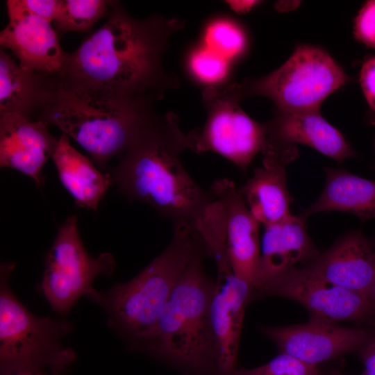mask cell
<instances>
[{
    "instance_id": "cell-1",
    "label": "cell",
    "mask_w": 375,
    "mask_h": 375,
    "mask_svg": "<svg viewBox=\"0 0 375 375\" xmlns=\"http://www.w3.org/2000/svg\"><path fill=\"white\" fill-rule=\"evenodd\" d=\"M184 25L176 17L135 18L112 1L108 20L67 53L52 77L65 85L154 104L179 85L165 69L163 57L170 38Z\"/></svg>"
},
{
    "instance_id": "cell-2",
    "label": "cell",
    "mask_w": 375,
    "mask_h": 375,
    "mask_svg": "<svg viewBox=\"0 0 375 375\" xmlns=\"http://www.w3.org/2000/svg\"><path fill=\"white\" fill-rule=\"evenodd\" d=\"M188 134L173 112L152 113L140 126L119 162L109 171L113 185L130 201L151 206L173 226H192L215 199L181 162Z\"/></svg>"
},
{
    "instance_id": "cell-3",
    "label": "cell",
    "mask_w": 375,
    "mask_h": 375,
    "mask_svg": "<svg viewBox=\"0 0 375 375\" xmlns=\"http://www.w3.org/2000/svg\"><path fill=\"white\" fill-rule=\"evenodd\" d=\"M153 103L92 92L56 82L50 75L38 120L75 140L100 169L121 157Z\"/></svg>"
},
{
    "instance_id": "cell-4",
    "label": "cell",
    "mask_w": 375,
    "mask_h": 375,
    "mask_svg": "<svg viewBox=\"0 0 375 375\" xmlns=\"http://www.w3.org/2000/svg\"><path fill=\"white\" fill-rule=\"evenodd\" d=\"M201 247L161 308L153 328L136 342L149 352L195 374L213 371L210 306L215 290L206 274Z\"/></svg>"
},
{
    "instance_id": "cell-5",
    "label": "cell",
    "mask_w": 375,
    "mask_h": 375,
    "mask_svg": "<svg viewBox=\"0 0 375 375\" xmlns=\"http://www.w3.org/2000/svg\"><path fill=\"white\" fill-rule=\"evenodd\" d=\"M165 250L137 276L88 297L105 312L108 324L134 341L147 335L195 253L203 247L192 226H173Z\"/></svg>"
},
{
    "instance_id": "cell-6",
    "label": "cell",
    "mask_w": 375,
    "mask_h": 375,
    "mask_svg": "<svg viewBox=\"0 0 375 375\" xmlns=\"http://www.w3.org/2000/svg\"><path fill=\"white\" fill-rule=\"evenodd\" d=\"M15 263L0 267V362L7 373L35 372L40 365L62 366L74 353L62 346L61 340L71 332L67 321L39 317L31 312L16 297L9 283Z\"/></svg>"
},
{
    "instance_id": "cell-7",
    "label": "cell",
    "mask_w": 375,
    "mask_h": 375,
    "mask_svg": "<svg viewBox=\"0 0 375 375\" xmlns=\"http://www.w3.org/2000/svg\"><path fill=\"white\" fill-rule=\"evenodd\" d=\"M349 80L324 50L302 44L272 73L238 84L243 97L261 95L279 110L304 112L319 110L323 101Z\"/></svg>"
},
{
    "instance_id": "cell-8",
    "label": "cell",
    "mask_w": 375,
    "mask_h": 375,
    "mask_svg": "<svg viewBox=\"0 0 375 375\" xmlns=\"http://www.w3.org/2000/svg\"><path fill=\"white\" fill-rule=\"evenodd\" d=\"M242 98L238 83L206 87L202 92L206 119L188 133L189 149L215 152L246 172L265 147L266 128L241 108Z\"/></svg>"
},
{
    "instance_id": "cell-9",
    "label": "cell",
    "mask_w": 375,
    "mask_h": 375,
    "mask_svg": "<svg viewBox=\"0 0 375 375\" xmlns=\"http://www.w3.org/2000/svg\"><path fill=\"white\" fill-rule=\"evenodd\" d=\"M115 267L111 253L97 257L88 253L78 232L77 217L71 215L59 226L47 253L40 289L52 310L63 315L93 290L97 276L111 275Z\"/></svg>"
},
{
    "instance_id": "cell-10",
    "label": "cell",
    "mask_w": 375,
    "mask_h": 375,
    "mask_svg": "<svg viewBox=\"0 0 375 375\" xmlns=\"http://www.w3.org/2000/svg\"><path fill=\"white\" fill-rule=\"evenodd\" d=\"M260 291L299 303L311 320L335 324L361 319L374 310L367 296L319 278L303 267L278 276Z\"/></svg>"
},
{
    "instance_id": "cell-11",
    "label": "cell",
    "mask_w": 375,
    "mask_h": 375,
    "mask_svg": "<svg viewBox=\"0 0 375 375\" xmlns=\"http://www.w3.org/2000/svg\"><path fill=\"white\" fill-rule=\"evenodd\" d=\"M9 19L0 33V44L8 49L24 69L55 75L62 69L67 52L51 23L22 10L16 0L6 3Z\"/></svg>"
},
{
    "instance_id": "cell-12",
    "label": "cell",
    "mask_w": 375,
    "mask_h": 375,
    "mask_svg": "<svg viewBox=\"0 0 375 375\" xmlns=\"http://www.w3.org/2000/svg\"><path fill=\"white\" fill-rule=\"evenodd\" d=\"M262 331L281 353L314 366L360 349L369 341V333L365 329L311 319L303 324L264 328Z\"/></svg>"
},
{
    "instance_id": "cell-13",
    "label": "cell",
    "mask_w": 375,
    "mask_h": 375,
    "mask_svg": "<svg viewBox=\"0 0 375 375\" xmlns=\"http://www.w3.org/2000/svg\"><path fill=\"white\" fill-rule=\"evenodd\" d=\"M209 190L222 207L232 272L253 288L260 253L259 223L233 181L226 178L215 180Z\"/></svg>"
},
{
    "instance_id": "cell-14",
    "label": "cell",
    "mask_w": 375,
    "mask_h": 375,
    "mask_svg": "<svg viewBox=\"0 0 375 375\" xmlns=\"http://www.w3.org/2000/svg\"><path fill=\"white\" fill-rule=\"evenodd\" d=\"M253 287L233 273L218 275L210 306L216 375L236 369L239 341Z\"/></svg>"
},
{
    "instance_id": "cell-15",
    "label": "cell",
    "mask_w": 375,
    "mask_h": 375,
    "mask_svg": "<svg viewBox=\"0 0 375 375\" xmlns=\"http://www.w3.org/2000/svg\"><path fill=\"white\" fill-rule=\"evenodd\" d=\"M42 120L17 114L0 115V167L17 170L31 178L42 189V168L51 158L58 142Z\"/></svg>"
},
{
    "instance_id": "cell-16",
    "label": "cell",
    "mask_w": 375,
    "mask_h": 375,
    "mask_svg": "<svg viewBox=\"0 0 375 375\" xmlns=\"http://www.w3.org/2000/svg\"><path fill=\"white\" fill-rule=\"evenodd\" d=\"M302 267L319 278L368 297L375 273V248L361 231H351Z\"/></svg>"
},
{
    "instance_id": "cell-17",
    "label": "cell",
    "mask_w": 375,
    "mask_h": 375,
    "mask_svg": "<svg viewBox=\"0 0 375 375\" xmlns=\"http://www.w3.org/2000/svg\"><path fill=\"white\" fill-rule=\"evenodd\" d=\"M262 165L240 188L258 222L264 226L278 222L290 215L293 199L286 179L287 166L298 157L296 147L283 150L266 149Z\"/></svg>"
},
{
    "instance_id": "cell-18",
    "label": "cell",
    "mask_w": 375,
    "mask_h": 375,
    "mask_svg": "<svg viewBox=\"0 0 375 375\" xmlns=\"http://www.w3.org/2000/svg\"><path fill=\"white\" fill-rule=\"evenodd\" d=\"M306 219L290 215L265 226L253 290H261L272 281L308 262L319 253L308 235Z\"/></svg>"
},
{
    "instance_id": "cell-19",
    "label": "cell",
    "mask_w": 375,
    "mask_h": 375,
    "mask_svg": "<svg viewBox=\"0 0 375 375\" xmlns=\"http://www.w3.org/2000/svg\"><path fill=\"white\" fill-rule=\"evenodd\" d=\"M265 126L267 144H305L340 164L357 156L342 133L321 115L319 110L286 112L277 109L274 118Z\"/></svg>"
},
{
    "instance_id": "cell-20",
    "label": "cell",
    "mask_w": 375,
    "mask_h": 375,
    "mask_svg": "<svg viewBox=\"0 0 375 375\" xmlns=\"http://www.w3.org/2000/svg\"><path fill=\"white\" fill-rule=\"evenodd\" d=\"M59 180L77 206L95 210L108 189L113 186L109 172L102 173L94 162L78 152L62 134L51 157Z\"/></svg>"
},
{
    "instance_id": "cell-21",
    "label": "cell",
    "mask_w": 375,
    "mask_h": 375,
    "mask_svg": "<svg viewBox=\"0 0 375 375\" xmlns=\"http://www.w3.org/2000/svg\"><path fill=\"white\" fill-rule=\"evenodd\" d=\"M321 194L300 215L306 219L315 214L340 211L358 217L362 222L375 219V181L346 169L326 167Z\"/></svg>"
},
{
    "instance_id": "cell-22",
    "label": "cell",
    "mask_w": 375,
    "mask_h": 375,
    "mask_svg": "<svg viewBox=\"0 0 375 375\" xmlns=\"http://www.w3.org/2000/svg\"><path fill=\"white\" fill-rule=\"evenodd\" d=\"M49 75L22 68L0 50V115L17 114L29 119L42 104Z\"/></svg>"
},
{
    "instance_id": "cell-23",
    "label": "cell",
    "mask_w": 375,
    "mask_h": 375,
    "mask_svg": "<svg viewBox=\"0 0 375 375\" xmlns=\"http://www.w3.org/2000/svg\"><path fill=\"white\" fill-rule=\"evenodd\" d=\"M112 1L60 0L54 19L56 33L85 32L110 11Z\"/></svg>"
},
{
    "instance_id": "cell-24",
    "label": "cell",
    "mask_w": 375,
    "mask_h": 375,
    "mask_svg": "<svg viewBox=\"0 0 375 375\" xmlns=\"http://www.w3.org/2000/svg\"><path fill=\"white\" fill-rule=\"evenodd\" d=\"M206 47L227 60L240 55L246 47L243 30L227 19H217L210 22L204 33Z\"/></svg>"
},
{
    "instance_id": "cell-25",
    "label": "cell",
    "mask_w": 375,
    "mask_h": 375,
    "mask_svg": "<svg viewBox=\"0 0 375 375\" xmlns=\"http://www.w3.org/2000/svg\"><path fill=\"white\" fill-rule=\"evenodd\" d=\"M188 67L193 76L207 87L219 85L228 74V60L205 46L190 53Z\"/></svg>"
},
{
    "instance_id": "cell-26",
    "label": "cell",
    "mask_w": 375,
    "mask_h": 375,
    "mask_svg": "<svg viewBox=\"0 0 375 375\" xmlns=\"http://www.w3.org/2000/svg\"><path fill=\"white\" fill-rule=\"evenodd\" d=\"M231 375H318V370L316 366L281 353L262 366L235 369Z\"/></svg>"
},
{
    "instance_id": "cell-27",
    "label": "cell",
    "mask_w": 375,
    "mask_h": 375,
    "mask_svg": "<svg viewBox=\"0 0 375 375\" xmlns=\"http://www.w3.org/2000/svg\"><path fill=\"white\" fill-rule=\"evenodd\" d=\"M353 31L358 41L375 49V0L362 5L355 18Z\"/></svg>"
},
{
    "instance_id": "cell-28",
    "label": "cell",
    "mask_w": 375,
    "mask_h": 375,
    "mask_svg": "<svg viewBox=\"0 0 375 375\" xmlns=\"http://www.w3.org/2000/svg\"><path fill=\"white\" fill-rule=\"evenodd\" d=\"M24 11L42 18L50 23L58 14L60 0H16Z\"/></svg>"
},
{
    "instance_id": "cell-29",
    "label": "cell",
    "mask_w": 375,
    "mask_h": 375,
    "mask_svg": "<svg viewBox=\"0 0 375 375\" xmlns=\"http://www.w3.org/2000/svg\"><path fill=\"white\" fill-rule=\"evenodd\" d=\"M360 83L365 99L375 114V56L367 58L362 64ZM373 122L375 123V118Z\"/></svg>"
},
{
    "instance_id": "cell-30",
    "label": "cell",
    "mask_w": 375,
    "mask_h": 375,
    "mask_svg": "<svg viewBox=\"0 0 375 375\" xmlns=\"http://www.w3.org/2000/svg\"><path fill=\"white\" fill-rule=\"evenodd\" d=\"M360 349L365 367L364 373L367 375H375V340L369 341Z\"/></svg>"
},
{
    "instance_id": "cell-31",
    "label": "cell",
    "mask_w": 375,
    "mask_h": 375,
    "mask_svg": "<svg viewBox=\"0 0 375 375\" xmlns=\"http://www.w3.org/2000/svg\"><path fill=\"white\" fill-rule=\"evenodd\" d=\"M230 7L236 12H246L252 8L256 3L254 1H229Z\"/></svg>"
},
{
    "instance_id": "cell-32",
    "label": "cell",
    "mask_w": 375,
    "mask_h": 375,
    "mask_svg": "<svg viewBox=\"0 0 375 375\" xmlns=\"http://www.w3.org/2000/svg\"><path fill=\"white\" fill-rule=\"evenodd\" d=\"M368 298L370 301V303L372 306L374 310H375V273L373 279V282L368 294Z\"/></svg>"
},
{
    "instance_id": "cell-33",
    "label": "cell",
    "mask_w": 375,
    "mask_h": 375,
    "mask_svg": "<svg viewBox=\"0 0 375 375\" xmlns=\"http://www.w3.org/2000/svg\"><path fill=\"white\" fill-rule=\"evenodd\" d=\"M19 375H45L37 372H19Z\"/></svg>"
},
{
    "instance_id": "cell-34",
    "label": "cell",
    "mask_w": 375,
    "mask_h": 375,
    "mask_svg": "<svg viewBox=\"0 0 375 375\" xmlns=\"http://www.w3.org/2000/svg\"><path fill=\"white\" fill-rule=\"evenodd\" d=\"M374 153H375V137H374ZM372 169L375 172V162L372 165Z\"/></svg>"
},
{
    "instance_id": "cell-35",
    "label": "cell",
    "mask_w": 375,
    "mask_h": 375,
    "mask_svg": "<svg viewBox=\"0 0 375 375\" xmlns=\"http://www.w3.org/2000/svg\"><path fill=\"white\" fill-rule=\"evenodd\" d=\"M362 375H367V374H365L364 373V374H362Z\"/></svg>"
}]
</instances>
